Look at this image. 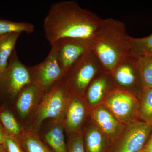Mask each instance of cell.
<instances>
[{
	"label": "cell",
	"instance_id": "obj_1",
	"mask_svg": "<svg viewBox=\"0 0 152 152\" xmlns=\"http://www.w3.org/2000/svg\"><path fill=\"white\" fill-rule=\"evenodd\" d=\"M103 21V19L75 1L58 2L51 6L44 19L45 37L51 46L64 38L92 42Z\"/></svg>",
	"mask_w": 152,
	"mask_h": 152
},
{
	"label": "cell",
	"instance_id": "obj_2",
	"mask_svg": "<svg viewBox=\"0 0 152 152\" xmlns=\"http://www.w3.org/2000/svg\"><path fill=\"white\" fill-rule=\"evenodd\" d=\"M126 26L118 20L103 19L99 33L92 42L93 50L104 69L111 72L128 54Z\"/></svg>",
	"mask_w": 152,
	"mask_h": 152
},
{
	"label": "cell",
	"instance_id": "obj_3",
	"mask_svg": "<svg viewBox=\"0 0 152 152\" xmlns=\"http://www.w3.org/2000/svg\"><path fill=\"white\" fill-rule=\"evenodd\" d=\"M70 92L66 75L45 93L29 128L39 132L41 127L47 121H63Z\"/></svg>",
	"mask_w": 152,
	"mask_h": 152
},
{
	"label": "cell",
	"instance_id": "obj_4",
	"mask_svg": "<svg viewBox=\"0 0 152 152\" xmlns=\"http://www.w3.org/2000/svg\"><path fill=\"white\" fill-rule=\"evenodd\" d=\"M103 69L93 50L83 55L66 73L71 91L84 96L93 79Z\"/></svg>",
	"mask_w": 152,
	"mask_h": 152
},
{
	"label": "cell",
	"instance_id": "obj_5",
	"mask_svg": "<svg viewBox=\"0 0 152 152\" xmlns=\"http://www.w3.org/2000/svg\"><path fill=\"white\" fill-rule=\"evenodd\" d=\"M32 83L28 66L20 61L14 50L6 69L0 76V93L15 100L25 87Z\"/></svg>",
	"mask_w": 152,
	"mask_h": 152
},
{
	"label": "cell",
	"instance_id": "obj_6",
	"mask_svg": "<svg viewBox=\"0 0 152 152\" xmlns=\"http://www.w3.org/2000/svg\"><path fill=\"white\" fill-rule=\"evenodd\" d=\"M32 83L40 87L45 92L66 75L58 61L56 49L54 45L43 61L37 65L28 66Z\"/></svg>",
	"mask_w": 152,
	"mask_h": 152
},
{
	"label": "cell",
	"instance_id": "obj_7",
	"mask_svg": "<svg viewBox=\"0 0 152 152\" xmlns=\"http://www.w3.org/2000/svg\"><path fill=\"white\" fill-rule=\"evenodd\" d=\"M111 72L118 88L134 95V89L139 84L143 86L137 58L126 55Z\"/></svg>",
	"mask_w": 152,
	"mask_h": 152
},
{
	"label": "cell",
	"instance_id": "obj_8",
	"mask_svg": "<svg viewBox=\"0 0 152 152\" xmlns=\"http://www.w3.org/2000/svg\"><path fill=\"white\" fill-rule=\"evenodd\" d=\"M53 45L56 49L60 65L66 74L77 60L93 50L91 41L82 39L64 38Z\"/></svg>",
	"mask_w": 152,
	"mask_h": 152
},
{
	"label": "cell",
	"instance_id": "obj_9",
	"mask_svg": "<svg viewBox=\"0 0 152 152\" xmlns=\"http://www.w3.org/2000/svg\"><path fill=\"white\" fill-rule=\"evenodd\" d=\"M45 93L40 87L32 83L25 87L15 99L17 113L26 129L29 127Z\"/></svg>",
	"mask_w": 152,
	"mask_h": 152
},
{
	"label": "cell",
	"instance_id": "obj_10",
	"mask_svg": "<svg viewBox=\"0 0 152 152\" xmlns=\"http://www.w3.org/2000/svg\"><path fill=\"white\" fill-rule=\"evenodd\" d=\"M108 109L124 122L130 119L135 112L137 100L132 94L115 88L105 98Z\"/></svg>",
	"mask_w": 152,
	"mask_h": 152
},
{
	"label": "cell",
	"instance_id": "obj_11",
	"mask_svg": "<svg viewBox=\"0 0 152 152\" xmlns=\"http://www.w3.org/2000/svg\"><path fill=\"white\" fill-rule=\"evenodd\" d=\"M152 124L138 122L131 125L117 146L115 152H139L145 145Z\"/></svg>",
	"mask_w": 152,
	"mask_h": 152
},
{
	"label": "cell",
	"instance_id": "obj_12",
	"mask_svg": "<svg viewBox=\"0 0 152 152\" xmlns=\"http://www.w3.org/2000/svg\"><path fill=\"white\" fill-rule=\"evenodd\" d=\"M83 96L71 91L63 121L64 129L68 132H78L84 121L86 107Z\"/></svg>",
	"mask_w": 152,
	"mask_h": 152
},
{
	"label": "cell",
	"instance_id": "obj_13",
	"mask_svg": "<svg viewBox=\"0 0 152 152\" xmlns=\"http://www.w3.org/2000/svg\"><path fill=\"white\" fill-rule=\"evenodd\" d=\"M114 85L111 72L104 69L101 71L93 79L85 93L88 102L91 105L100 102L116 88Z\"/></svg>",
	"mask_w": 152,
	"mask_h": 152
},
{
	"label": "cell",
	"instance_id": "obj_14",
	"mask_svg": "<svg viewBox=\"0 0 152 152\" xmlns=\"http://www.w3.org/2000/svg\"><path fill=\"white\" fill-rule=\"evenodd\" d=\"M45 123L42 134H39L41 138L53 152H67L63 121L51 120Z\"/></svg>",
	"mask_w": 152,
	"mask_h": 152
},
{
	"label": "cell",
	"instance_id": "obj_15",
	"mask_svg": "<svg viewBox=\"0 0 152 152\" xmlns=\"http://www.w3.org/2000/svg\"><path fill=\"white\" fill-rule=\"evenodd\" d=\"M92 118L101 130L112 140L119 134L121 125L116 118L102 107H99L92 113Z\"/></svg>",
	"mask_w": 152,
	"mask_h": 152
},
{
	"label": "cell",
	"instance_id": "obj_16",
	"mask_svg": "<svg viewBox=\"0 0 152 152\" xmlns=\"http://www.w3.org/2000/svg\"><path fill=\"white\" fill-rule=\"evenodd\" d=\"M0 123L7 135L20 142L26 131L13 113L5 106L0 108Z\"/></svg>",
	"mask_w": 152,
	"mask_h": 152
},
{
	"label": "cell",
	"instance_id": "obj_17",
	"mask_svg": "<svg viewBox=\"0 0 152 152\" xmlns=\"http://www.w3.org/2000/svg\"><path fill=\"white\" fill-rule=\"evenodd\" d=\"M127 55L135 58L152 56V34L143 38H134L127 35Z\"/></svg>",
	"mask_w": 152,
	"mask_h": 152
},
{
	"label": "cell",
	"instance_id": "obj_18",
	"mask_svg": "<svg viewBox=\"0 0 152 152\" xmlns=\"http://www.w3.org/2000/svg\"><path fill=\"white\" fill-rule=\"evenodd\" d=\"M86 152H105L106 145L104 138L100 131L91 125L83 134Z\"/></svg>",
	"mask_w": 152,
	"mask_h": 152
},
{
	"label": "cell",
	"instance_id": "obj_19",
	"mask_svg": "<svg viewBox=\"0 0 152 152\" xmlns=\"http://www.w3.org/2000/svg\"><path fill=\"white\" fill-rule=\"evenodd\" d=\"M20 34V33H15L0 36V76L7 68Z\"/></svg>",
	"mask_w": 152,
	"mask_h": 152
},
{
	"label": "cell",
	"instance_id": "obj_20",
	"mask_svg": "<svg viewBox=\"0 0 152 152\" xmlns=\"http://www.w3.org/2000/svg\"><path fill=\"white\" fill-rule=\"evenodd\" d=\"M20 142L26 152H53L43 141L39 132L31 128L27 129Z\"/></svg>",
	"mask_w": 152,
	"mask_h": 152
},
{
	"label": "cell",
	"instance_id": "obj_21",
	"mask_svg": "<svg viewBox=\"0 0 152 152\" xmlns=\"http://www.w3.org/2000/svg\"><path fill=\"white\" fill-rule=\"evenodd\" d=\"M34 26L31 23L0 19V36L15 33L30 34L34 32Z\"/></svg>",
	"mask_w": 152,
	"mask_h": 152
},
{
	"label": "cell",
	"instance_id": "obj_22",
	"mask_svg": "<svg viewBox=\"0 0 152 152\" xmlns=\"http://www.w3.org/2000/svg\"><path fill=\"white\" fill-rule=\"evenodd\" d=\"M137 62L143 88H152V56L139 57Z\"/></svg>",
	"mask_w": 152,
	"mask_h": 152
},
{
	"label": "cell",
	"instance_id": "obj_23",
	"mask_svg": "<svg viewBox=\"0 0 152 152\" xmlns=\"http://www.w3.org/2000/svg\"><path fill=\"white\" fill-rule=\"evenodd\" d=\"M141 118L145 122L152 123V88L142 90Z\"/></svg>",
	"mask_w": 152,
	"mask_h": 152
},
{
	"label": "cell",
	"instance_id": "obj_24",
	"mask_svg": "<svg viewBox=\"0 0 152 152\" xmlns=\"http://www.w3.org/2000/svg\"><path fill=\"white\" fill-rule=\"evenodd\" d=\"M70 134L67 145V152H86L83 132L79 131Z\"/></svg>",
	"mask_w": 152,
	"mask_h": 152
},
{
	"label": "cell",
	"instance_id": "obj_25",
	"mask_svg": "<svg viewBox=\"0 0 152 152\" xmlns=\"http://www.w3.org/2000/svg\"><path fill=\"white\" fill-rule=\"evenodd\" d=\"M3 145L7 152H26L20 142L7 135L4 139Z\"/></svg>",
	"mask_w": 152,
	"mask_h": 152
},
{
	"label": "cell",
	"instance_id": "obj_26",
	"mask_svg": "<svg viewBox=\"0 0 152 152\" xmlns=\"http://www.w3.org/2000/svg\"><path fill=\"white\" fill-rule=\"evenodd\" d=\"M141 151L143 152H152V138L147 142Z\"/></svg>",
	"mask_w": 152,
	"mask_h": 152
},
{
	"label": "cell",
	"instance_id": "obj_27",
	"mask_svg": "<svg viewBox=\"0 0 152 152\" xmlns=\"http://www.w3.org/2000/svg\"><path fill=\"white\" fill-rule=\"evenodd\" d=\"M6 135H7V134L4 130L2 126L0 123V145H3L4 139Z\"/></svg>",
	"mask_w": 152,
	"mask_h": 152
},
{
	"label": "cell",
	"instance_id": "obj_28",
	"mask_svg": "<svg viewBox=\"0 0 152 152\" xmlns=\"http://www.w3.org/2000/svg\"><path fill=\"white\" fill-rule=\"evenodd\" d=\"M0 152H7L3 145H0Z\"/></svg>",
	"mask_w": 152,
	"mask_h": 152
},
{
	"label": "cell",
	"instance_id": "obj_29",
	"mask_svg": "<svg viewBox=\"0 0 152 152\" xmlns=\"http://www.w3.org/2000/svg\"><path fill=\"white\" fill-rule=\"evenodd\" d=\"M139 152H142V151H139Z\"/></svg>",
	"mask_w": 152,
	"mask_h": 152
}]
</instances>
